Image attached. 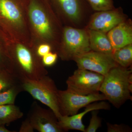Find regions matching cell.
<instances>
[{
	"label": "cell",
	"mask_w": 132,
	"mask_h": 132,
	"mask_svg": "<svg viewBox=\"0 0 132 132\" xmlns=\"http://www.w3.org/2000/svg\"><path fill=\"white\" fill-rule=\"evenodd\" d=\"M113 57L116 62L125 68H129L132 63V44L114 51Z\"/></svg>",
	"instance_id": "cell-18"
},
{
	"label": "cell",
	"mask_w": 132,
	"mask_h": 132,
	"mask_svg": "<svg viewBox=\"0 0 132 132\" xmlns=\"http://www.w3.org/2000/svg\"><path fill=\"white\" fill-rule=\"evenodd\" d=\"M58 57L56 52H51L43 56L42 58V61L45 67H51L56 63Z\"/></svg>",
	"instance_id": "cell-23"
},
{
	"label": "cell",
	"mask_w": 132,
	"mask_h": 132,
	"mask_svg": "<svg viewBox=\"0 0 132 132\" xmlns=\"http://www.w3.org/2000/svg\"><path fill=\"white\" fill-rule=\"evenodd\" d=\"M23 92L21 83L0 93V105L14 104L17 95Z\"/></svg>",
	"instance_id": "cell-19"
},
{
	"label": "cell",
	"mask_w": 132,
	"mask_h": 132,
	"mask_svg": "<svg viewBox=\"0 0 132 132\" xmlns=\"http://www.w3.org/2000/svg\"><path fill=\"white\" fill-rule=\"evenodd\" d=\"M45 1H48V0H45Z\"/></svg>",
	"instance_id": "cell-28"
},
{
	"label": "cell",
	"mask_w": 132,
	"mask_h": 132,
	"mask_svg": "<svg viewBox=\"0 0 132 132\" xmlns=\"http://www.w3.org/2000/svg\"><path fill=\"white\" fill-rule=\"evenodd\" d=\"M104 77L93 71L78 68L67 80V89L81 95L97 93L100 92Z\"/></svg>",
	"instance_id": "cell-8"
},
{
	"label": "cell",
	"mask_w": 132,
	"mask_h": 132,
	"mask_svg": "<svg viewBox=\"0 0 132 132\" xmlns=\"http://www.w3.org/2000/svg\"><path fill=\"white\" fill-rule=\"evenodd\" d=\"M107 126L108 132H128L131 131L130 127L125 125L107 123Z\"/></svg>",
	"instance_id": "cell-24"
},
{
	"label": "cell",
	"mask_w": 132,
	"mask_h": 132,
	"mask_svg": "<svg viewBox=\"0 0 132 132\" xmlns=\"http://www.w3.org/2000/svg\"><path fill=\"white\" fill-rule=\"evenodd\" d=\"M0 69L14 74L13 64L8 48L6 35L1 29Z\"/></svg>",
	"instance_id": "cell-16"
},
{
	"label": "cell",
	"mask_w": 132,
	"mask_h": 132,
	"mask_svg": "<svg viewBox=\"0 0 132 132\" xmlns=\"http://www.w3.org/2000/svg\"><path fill=\"white\" fill-rule=\"evenodd\" d=\"M21 81L14 74L0 69V93L21 83Z\"/></svg>",
	"instance_id": "cell-20"
},
{
	"label": "cell",
	"mask_w": 132,
	"mask_h": 132,
	"mask_svg": "<svg viewBox=\"0 0 132 132\" xmlns=\"http://www.w3.org/2000/svg\"><path fill=\"white\" fill-rule=\"evenodd\" d=\"M87 29L88 32L90 47L92 51L112 54L114 50L108 37L107 33Z\"/></svg>",
	"instance_id": "cell-15"
},
{
	"label": "cell",
	"mask_w": 132,
	"mask_h": 132,
	"mask_svg": "<svg viewBox=\"0 0 132 132\" xmlns=\"http://www.w3.org/2000/svg\"><path fill=\"white\" fill-rule=\"evenodd\" d=\"M132 71L130 68L118 65L104 76L100 92L116 108H119L128 100H131Z\"/></svg>",
	"instance_id": "cell-4"
},
{
	"label": "cell",
	"mask_w": 132,
	"mask_h": 132,
	"mask_svg": "<svg viewBox=\"0 0 132 132\" xmlns=\"http://www.w3.org/2000/svg\"><path fill=\"white\" fill-rule=\"evenodd\" d=\"M12 131H10V130H8L5 126H0V132H12Z\"/></svg>",
	"instance_id": "cell-27"
},
{
	"label": "cell",
	"mask_w": 132,
	"mask_h": 132,
	"mask_svg": "<svg viewBox=\"0 0 132 132\" xmlns=\"http://www.w3.org/2000/svg\"><path fill=\"white\" fill-rule=\"evenodd\" d=\"M127 19L121 7L96 12L90 16L85 28L107 33Z\"/></svg>",
	"instance_id": "cell-12"
},
{
	"label": "cell",
	"mask_w": 132,
	"mask_h": 132,
	"mask_svg": "<svg viewBox=\"0 0 132 132\" xmlns=\"http://www.w3.org/2000/svg\"><path fill=\"white\" fill-rule=\"evenodd\" d=\"M6 36L8 48L13 64L15 75L21 80H38L47 75L48 71L33 45L14 40Z\"/></svg>",
	"instance_id": "cell-3"
},
{
	"label": "cell",
	"mask_w": 132,
	"mask_h": 132,
	"mask_svg": "<svg viewBox=\"0 0 132 132\" xmlns=\"http://www.w3.org/2000/svg\"><path fill=\"white\" fill-rule=\"evenodd\" d=\"M23 116L20 108L14 104L0 105V126L9 124Z\"/></svg>",
	"instance_id": "cell-17"
},
{
	"label": "cell",
	"mask_w": 132,
	"mask_h": 132,
	"mask_svg": "<svg viewBox=\"0 0 132 132\" xmlns=\"http://www.w3.org/2000/svg\"><path fill=\"white\" fill-rule=\"evenodd\" d=\"M35 50L38 56L41 59L43 56L50 52H53L52 47L46 43H43L38 45L35 48Z\"/></svg>",
	"instance_id": "cell-25"
},
{
	"label": "cell",
	"mask_w": 132,
	"mask_h": 132,
	"mask_svg": "<svg viewBox=\"0 0 132 132\" xmlns=\"http://www.w3.org/2000/svg\"><path fill=\"white\" fill-rule=\"evenodd\" d=\"M85 111L80 113L70 116H61L58 119V123L63 131L70 130H79L85 132V127L82 119L89 112L94 110H108L109 106L104 101L99 102H93L85 107Z\"/></svg>",
	"instance_id": "cell-13"
},
{
	"label": "cell",
	"mask_w": 132,
	"mask_h": 132,
	"mask_svg": "<svg viewBox=\"0 0 132 132\" xmlns=\"http://www.w3.org/2000/svg\"><path fill=\"white\" fill-rule=\"evenodd\" d=\"M114 50L132 44V22L127 19L107 33Z\"/></svg>",
	"instance_id": "cell-14"
},
{
	"label": "cell",
	"mask_w": 132,
	"mask_h": 132,
	"mask_svg": "<svg viewBox=\"0 0 132 132\" xmlns=\"http://www.w3.org/2000/svg\"><path fill=\"white\" fill-rule=\"evenodd\" d=\"M28 118L22 121L19 131L20 132H33L34 130Z\"/></svg>",
	"instance_id": "cell-26"
},
{
	"label": "cell",
	"mask_w": 132,
	"mask_h": 132,
	"mask_svg": "<svg viewBox=\"0 0 132 132\" xmlns=\"http://www.w3.org/2000/svg\"><path fill=\"white\" fill-rule=\"evenodd\" d=\"M21 81L23 92H27L33 98L48 107L58 120L61 116L58 102L59 90L52 78L47 75L38 80L24 79Z\"/></svg>",
	"instance_id": "cell-7"
},
{
	"label": "cell",
	"mask_w": 132,
	"mask_h": 132,
	"mask_svg": "<svg viewBox=\"0 0 132 132\" xmlns=\"http://www.w3.org/2000/svg\"><path fill=\"white\" fill-rule=\"evenodd\" d=\"M28 17L31 44H48L56 52L64 26L49 2L28 0Z\"/></svg>",
	"instance_id": "cell-1"
},
{
	"label": "cell",
	"mask_w": 132,
	"mask_h": 132,
	"mask_svg": "<svg viewBox=\"0 0 132 132\" xmlns=\"http://www.w3.org/2000/svg\"><path fill=\"white\" fill-rule=\"evenodd\" d=\"M90 7L96 12L105 11L115 8L113 0H86Z\"/></svg>",
	"instance_id": "cell-21"
},
{
	"label": "cell",
	"mask_w": 132,
	"mask_h": 132,
	"mask_svg": "<svg viewBox=\"0 0 132 132\" xmlns=\"http://www.w3.org/2000/svg\"><path fill=\"white\" fill-rule=\"evenodd\" d=\"M64 26L85 28L87 13L90 6L86 0H48Z\"/></svg>",
	"instance_id": "cell-6"
},
{
	"label": "cell",
	"mask_w": 132,
	"mask_h": 132,
	"mask_svg": "<svg viewBox=\"0 0 132 132\" xmlns=\"http://www.w3.org/2000/svg\"><path fill=\"white\" fill-rule=\"evenodd\" d=\"M91 50L86 28L64 26L56 53L62 60H74Z\"/></svg>",
	"instance_id": "cell-5"
},
{
	"label": "cell",
	"mask_w": 132,
	"mask_h": 132,
	"mask_svg": "<svg viewBox=\"0 0 132 132\" xmlns=\"http://www.w3.org/2000/svg\"><path fill=\"white\" fill-rule=\"evenodd\" d=\"M27 118L34 130L39 132H62L58 120L52 110L43 108L36 102L32 104Z\"/></svg>",
	"instance_id": "cell-11"
},
{
	"label": "cell",
	"mask_w": 132,
	"mask_h": 132,
	"mask_svg": "<svg viewBox=\"0 0 132 132\" xmlns=\"http://www.w3.org/2000/svg\"><path fill=\"white\" fill-rule=\"evenodd\" d=\"M106 100L102 93H99L81 95L65 90H59L58 96L59 110L62 116H70L76 114L78 111L89 104L102 101Z\"/></svg>",
	"instance_id": "cell-9"
},
{
	"label": "cell",
	"mask_w": 132,
	"mask_h": 132,
	"mask_svg": "<svg viewBox=\"0 0 132 132\" xmlns=\"http://www.w3.org/2000/svg\"><path fill=\"white\" fill-rule=\"evenodd\" d=\"M78 68L88 70L105 76L110 70L119 65L112 55L90 51L74 60Z\"/></svg>",
	"instance_id": "cell-10"
},
{
	"label": "cell",
	"mask_w": 132,
	"mask_h": 132,
	"mask_svg": "<svg viewBox=\"0 0 132 132\" xmlns=\"http://www.w3.org/2000/svg\"><path fill=\"white\" fill-rule=\"evenodd\" d=\"M28 0H0V29L14 40L31 43Z\"/></svg>",
	"instance_id": "cell-2"
},
{
	"label": "cell",
	"mask_w": 132,
	"mask_h": 132,
	"mask_svg": "<svg viewBox=\"0 0 132 132\" xmlns=\"http://www.w3.org/2000/svg\"><path fill=\"white\" fill-rule=\"evenodd\" d=\"M97 110L92 111V118L90 124L87 128L85 129V132H95L101 125V119L98 116Z\"/></svg>",
	"instance_id": "cell-22"
}]
</instances>
